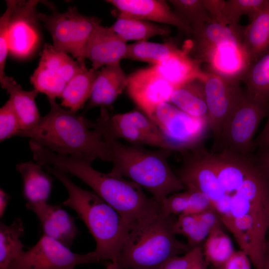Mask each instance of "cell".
<instances>
[{"label": "cell", "instance_id": "24", "mask_svg": "<svg viewBox=\"0 0 269 269\" xmlns=\"http://www.w3.org/2000/svg\"><path fill=\"white\" fill-rule=\"evenodd\" d=\"M99 70L88 69L85 65L82 70L66 84L59 98L61 105L77 112L89 100Z\"/></svg>", "mask_w": 269, "mask_h": 269}, {"label": "cell", "instance_id": "39", "mask_svg": "<svg viewBox=\"0 0 269 269\" xmlns=\"http://www.w3.org/2000/svg\"><path fill=\"white\" fill-rule=\"evenodd\" d=\"M186 189L188 191L189 204L184 214H197L213 209L210 199L206 195L194 190Z\"/></svg>", "mask_w": 269, "mask_h": 269}, {"label": "cell", "instance_id": "42", "mask_svg": "<svg viewBox=\"0 0 269 269\" xmlns=\"http://www.w3.org/2000/svg\"><path fill=\"white\" fill-rule=\"evenodd\" d=\"M258 147L256 155L252 158L258 169L269 181V144Z\"/></svg>", "mask_w": 269, "mask_h": 269}, {"label": "cell", "instance_id": "45", "mask_svg": "<svg viewBox=\"0 0 269 269\" xmlns=\"http://www.w3.org/2000/svg\"><path fill=\"white\" fill-rule=\"evenodd\" d=\"M10 196L3 189H0V217L1 218L5 211Z\"/></svg>", "mask_w": 269, "mask_h": 269}, {"label": "cell", "instance_id": "30", "mask_svg": "<svg viewBox=\"0 0 269 269\" xmlns=\"http://www.w3.org/2000/svg\"><path fill=\"white\" fill-rule=\"evenodd\" d=\"M202 251L205 262L215 269L221 268L235 252L230 237L222 227L209 233Z\"/></svg>", "mask_w": 269, "mask_h": 269}, {"label": "cell", "instance_id": "37", "mask_svg": "<svg viewBox=\"0 0 269 269\" xmlns=\"http://www.w3.org/2000/svg\"><path fill=\"white\" fill-rule=\"evenodd\" d=\"M17 1L16 0H6V9L0 17V80L6 76L4 70L6 58L9 54L8 24Z\"/></svg>", "mask_w": 269, "mask_h": 269}, {"label": "cell", "instance_id": "36", "mask_svg": "<svg viewBox=\"0 0 269 269\" xmlns=\"http://www.w3.org/2000/svg\"><path fill=\"white\" fill-rule=\"evenodd\" d=\"M21 130L19 118L11 102L8 100L0 109V142L16 136Z\"/></svg>", "mask_w": 269, "mask_h": 269}, {"label": "cell", "instance_id": "29", "mask_svg": "<svg viewBox=\"0 0 269 269\" xmlns=\"http://www.w3.org/2000/svg\"><path fill=\"white\" fill-rule=\"evenodd\" d=\"M39 63L55 72L67 83L85 65L84 60L75 61L67 53L47 43L43 47Z\"/></svg>", "mask_w": 269, "mask_h": 269}, {"label": "cell", "instance_id": "25", "mask_svg": "<svg viewBox=\"0 0 269 269\" xmlns=\"http://www.w3.org/2000/svg\"><path fill=\"white\" fill-rule=\"evenodd\" d=\"M169 103L190 116L207 119L204 87L200 80L192 81L174 89Z\"/></svg>", "mask_w": 269, "mask_h": 269}, {"label": "cell", "instance_id": "48", "mask_svg": "<svg viewBox=\"0 0 269 269\" xmlns=\"http://www.w3.org/2000/svg\"><path fill=\"white\" fill-rule=\"evenodd\" d=\"M106 269H122L117 263L110 261L106 265Z\"/></svg>", "mask_w": 269, "mask_h": 269}, {"label": "cell", "instance_id": "22", "mask_svg": "<svg viewBox=\"0 0 269 269\" xmlns=\"http://www.w3.org/2000/svg\"><path fill=\"white\" fill-rule=\"evenodd\" d=\"M0 83L1 88L9 95L8 100L19 118L20 131L35 126L41 118L35 102L39 92L34 89L31 91L24 90L13 78L6 75L0 80Z\"/></svg>", "mask_w": 269, "mask_h": 269}, {"label": "cell", "instance_id": "11", "mask_svg": "<svg viewBox=\"0 0 269 269\" xmlns=\"http://www.w3.org/2000/svg\"><path fill=\"white\" fill-rule=\"evenodd\" d=\"M203 82L208 109L209 127L214 136L213 148L223 127L238 105L244 90L240 79L211 72H205Z\"/></svg>", "mask_w": 269, "mask_h": 269}, {"label": "cell", "instance_id": "19", "mask_svg": "<svg viewBox=\"0 0 269 269\" xmlns=\"http://www.w3.org/2000/svg\"><path fill=\"white\" fill-rule=\"evenodd\" d=\"M200 62L196 58H191L186 51L178 49L153 66L174 89L192 81L203 79L205 72L200 69Z\"/></svg>", "mask_w": 269, "mask_h": 269}, {"label": "cell", "instance_id": "5", "mask_svg": "<svg viewBox=\"0 0 269 269\" xmlns=\"http://www.w3.org/2000/svg\"><path fill=\"white\" fill-rule=\"evenodd\" d=\"M104 137L111 155V171L137 184L159 204L170 194L186 189L169 164L168 158L174 152L172 150H150Z\"/></svg>", "mask_w": 269, "mask_h": 269}, {"label": "cell", "instance_id": "9", "mask_svg": "<svg viewBox=\"0 0 269 269\" xmlns=\"http://www.w3.org/2000/svg\"><path fill=\"white\" fill-rule=\"evenodd\" d=\"M38 18L50 33L54 47L83 60L86 46L101 21L98 17L82 14L74 6L62 13L47 15L38 12Z\"/></svg>", "mask_w": 269, "mask_h": 269}, {"label": "cell", "instance_id": "7", "mask_svg": "<svg viewBox=\"0 0 269 269\" xmlns=\"http://www.w3.org/2000/svg\"><path fill=\"white\" fill-rule=\"evenodd\" d=\"M269 111V101L256 99L244 90L238 105L225 123L213 150H228L250 156L255 146V134Z\"/></svg>", "mask_w": 269, "mask_h": 269}, {"label": "cell", "instance_id": "21", "mask_svg": "<svg viewBox=\"0 0 269 269\" xmlns=\"http://www.w3.org/2000/svg\"><path fill=\"white\" fill-rule=\"evenodd\" d=\"M244 27L242 48L250 65L269 53V0Z\"/></svg>", "mask_w": 269, "mask_h": 269}, {"label": "cell", "instance_id": "34", "mask_svg": "<svg viewBox=\"0 0 269 269\" xmlns=\"http://www.w3.org/2000/svg\"><path fill=\"white\" fill-rule=\"evenodd\" d=\"M269 0H228L225 1L223 16L225 23L238 28L243 15H247L251 21L268 3Z\"/></svg>", "mask_w": 269, "mask_h": 269}, {"label": "cell", "instance_id": "18", "mask_svg": "<svg viewBox=\"0 0 269 269\" xmlns=\"http://www.w3.org/2000/svg\"><path fill=\"white\" fill-rule=\"evenodd\" d=\"M244 27H233L212 19L194 33L193 51L196 59L207 62L219 47L228 44L242 45Z\"/></svg>", "mask_w": 269, "mask_h": 269}, {"label": "cell", "instance_id": "12", "mask_svg": "<svg viewBox=\"0 0 269 269\" xmlns=\"http://www.w3.org/2000/svg\"><path fill=\"white\" fill-rule=\"evenodd\" d=\"M97 262L93 252L74 253L55 239L43 235L34 246L23 251L8 269H66Z\"/></svg>", "mask_w": 269, "mask_h": 269}, {"label": "cell", "instance_id": "47", "mask_svg": "<svg viewBox=\"0 0 269 269\" xmlns=\"http://www.w3.org/2000/svg\"><path fill=\"white\" fill-rule=\"evenodd\" d=\"M263 269H269V241H268L266 246Z\"/></svg>", "mask_w": 269, "mask_h": 269}, {"label": "cell", "instance_id": "3", "mask_svg": "<svg viewBox=\"0 0 269 269\" xmlns=\"http://www.w3.org/2000/svg\"><path fill=\"white\" fill-rule=\"evenodd\" d=\"M48 101L49 112L35 126L19 132L16 136L29 138L61 155L111 162L107 143L93 122L66 109L55 99Z\"/></svg>", "mask_w": 269, "mask_h": 269}, {"label": "cell", "instance_id": "31", "mask_svg": "<svg viewBox=\"0 0 269 269\" xmlns=\"http://www.w3.org/2000/svg\"><path fill=\"white\" fill-rule=\"evenodd\" d=\"M178 49L170 43H159L146 40L138 41L128 45L125 58L155 65Z\"/></svg>", "mask_w": 269, "mask_h": 269}, {"label": "cell", "instance_id": "16", "mask_svg": "<svg viewBox=\"0 0 269 269\" xmlns=\"http://www.w3.org/2000/svg\"><path fill=\"white\" fill-rule=\"evenodd\" d=\"M25 206L38 217L43 235L71 247L78 233L74 217L60 206L47 202H27Z\"/></svg>", "mask_w": 269, "mask_h": 269}, {"label": "cell", "instance_id": "49", "mask_svg": "<svg viewBox=\"0 0 269 269\" xmlns=\"http://www.w3.org/2000/svg\"><path fill=\"white\" fill-rule=\"evenodd\" d=\"M75 268H68V269H74Z\"/></svg>", "mask_w": 269, "mask_h": 269}, {"label": "cell", "instance_id": "33", "mask_svg": "<svg viewBox=\"0 0 269 269\" xmlns=\"http://www.w3.org/2000/svg\"><path fill=\"white\" fill-rule=\"evenodd\" d=\"M30 81L34 89L46 95L48 100L59 98L67 84L59 75L40 63Z\"/></svg>", "mask_w": 269, "mask_h": 269}, {"label": "cell", "instance_id": "1", "mask_svg": "<svg viewBox=\"0 0 269 269\" xmlns=\"http://www.w3.org/2000/svg\"><path fill=\"white\" fill-rule=\"evenodd\" d=\"M176 174L186 189L211 200L230 231L259 214L269 203V181L251 156L228 150L209 151L201 146L181 154Z\"/></svg>", "mask_w": 269, "mask_h": 269}, {"label": "cell", "instance_id": "28", "mask_svg": "<svg viewBox=\"0 0 269 269\" xmlns=\"http://www.w3.org/2000/svg\"><path fill=\"white\" fill-rule=\"evenodd\" d=\"M252 97L269 101V53L251 64L239 78Z\"/></svg>", "mask_w": 269, "mask_h": 269}, {"label": "cell", "instance_id": "44", "mask_svg": "<svg viewBox=\"0 0 269 269\" xmlns=\"http://www.w3.org/2000/svg\"><path fill=\"white\" fill-rule=\"evenodd\" d=\"M256 144L258 147L269 144V111L267 123L257 139Z\"/></svg>", "mask_w": 269, "mask_h": 269}, {"label": "cell", "instance_id": "41", "mask_svg": "<svg viewBox=\"0 0 269 269\" xmlns=\"http://www.w3.org/2000/svg\"><path fill=\"white\" fill-rule=\"evenodd\" d=\"M195 214L209 233L222 227L220 218L218 213L213 208Z\"/></svg>", "mask_w": 269, "mask_h": 269}, {"label": "cell", "instance_id": "13", "mask_svg": "<svg viewBox=\"0 0 269 269\" xmlns=\"http://www.w3.org/2000/svg\"><path fill=\"white\" fill-rule=\"evenodd\" d=\"M37 0H18L8 27L9 54L18 59H26L36 51L40 41Z\"/></svg>", "mask_w": 269, "mask_h": 269}, {"label": "cell", "instance_id": "6", "mask_svg": "<svg viewBox=\"0 0 269 269\" xmlns=\"http://www.w3.org/2000/svg\"><path fill=\"white\" fill-rule=\"evenodd\" d=\"M174 216L157 213L129 225L118 265L122 269H159L191 248L174 232Z\"/></svg>", "mask_w": 269, "mask_h": 269}, {"label": "cell", "instance_id": "2", "mask_svg": "<svg viewBox=\"0 0 269 269\" xmlns=\"http://www.w3.org/2000/svg\"><path fill=\"white\" fill-rule=\"evenodd\" d=\"M30 149L34 160L41 165L58 168L81 180L128 225L160 211L159 204L147 196L137 184L111 171L100 172L93 167L90 160L61 155L37 143H33Z\"/></svg>", "mask_w": 269, "mask_h": 269}, {"label": "cell", "instance_id": "4", "mask_svg": "<svg viewBox=\"0 0 269 269\" xmlns=\"http://www.w3.org/2000/svg\"><path fill=\"white\" fill-rule=\"evenodd\" d=\"M42 166L66 189L68 197L62 203L73 209L86 225L96 242V258L99 262L118 263L129 225L95 192L77 186L68 173L53 166Z\"/></svg>", "mask_w": 269, "mask_h": 269}, {"label": "cell", "instance_id": "14", "mask_svg": "<svg viewBox=\"0 0 269 269\" xmlns=\"http://www.w3.org/2000/svg\"><path fill=\"white\" fill-rule=\"evenodd\" d=\"M126 88L131 99L149 118L158 105L169 102L174 90L153 65L128 76Z\"/></svg>", "mask_w": 269, "mask_h": 269}, {"label": "cell", "instance_id": "35", "mask_svg": "<svg viewBox=\"0 0 269 269\" xmlns=\"http://www.w3.org/2000/svg\"><path fill=\"white\" fill-rule=\"evenodd\" d=\"M173 230L175 235L186 237L187 244L191 249L199 246L209 234L195 214L178 215L175 220Z\"/></svg>", "mask_w": 269, "mask_h": 269}, {"label": "cell", "instance_id": "40", "mask_svg": "<svg viewBox=\"0 0 269 269\" xmlns=\"http://www.w3.org/2000/svg\"><path fill=\"white\" fill-rule=\"evenodd\" d=\"M252 262L248 254L240 249L235 251L221 269H251Z\"/></svg>", "mask_w": 269, "mask_h": 269}, {"label": "cell", "instance_id": "50", "mask_svg": "<svg viewBox=\"0 0 269 269\" xmlns=\"http://www.w3.org/2000/svg\"><path fill=\"white\" fill-rule=\"evenodd\" d=\"M221 269V268H219V269Z\"/></svg>", "mask_w": 269, "mask_h": 269}, {"label": "cell", "instance_id": "46", "mask_svg": "<svg viewBox=\"0 0 269 269\" xmlns=\"http://www.w3.org/2000/svg\"><path fill=\"white\" fill-rule=\"evenodd\" d=\"M189 269H206L204 256L196 262Z\"/></svg>", "mask_w": 269, "mask_h": 269}, {"label": "cell", "instance_id": "8", "mask_svg": "<svg viewBox=\"0 0 269 269\" xmlns=\"http://www.w3.org/2000/svg\"><path fill=\"white\" fill-rule=\"evenodd\" d=\"M149 119L168 149L181 153L201 146L209 128L207 119L190 116L169 102L158 105Z\"/></svg>", "mask_w": 269, "mask_h": 269}, {"label": "cell", "instance_id": "17", "mask_svg": "<svg viewBox=\"0 0 269 269\" xmlns=\"http://www.w3.org/2000/svg\"><path fill=\"white\" fill-rule=\"evenodd\" d=\"M128 44L111 27L99 24L91 36L84 50V59L91 62L92 68L98 70L119 63L125 58Z\"/></svg>", "mask_w": 269, "mask_h": 269}, {"label": "cell", "instance_id": "43", "mask_svg": "<svg viewBox=\"0 0 269 269\" xmlns=\"http://www.w3.org/2000/svg\"><path fill=\"white\" fill-rule=\"evenodd\" d=\"M225 1L224 0H204V2L212 20L226 24L223 16Z\"/></svg>", "mask_w": 269, "mask_h": 269}, {"label": "cell", "instance_id": "27", "mask_svg": "<svg viewBox=\"0 0 269 269\" xmlns=\"http://www.w3.org/2000/svg\"><path fill=\"white\" fill-rule=\"evenodd\" d=\"M24 226L20 218L10 225L0 223V269H8L10 264L24 251L20 238L24 235Z\"/></svg>", "mask_w": 269, "mask_h": 269}, {"label": "cell", "instance_id": "15", "mask_svg": "<svg viewBox=\"0 0 269 269\" xmlns=\"http://www.w3.org/2000/svg\"><path fill=\"white\" fill-rule=\"evenodd\" d=\"M122 14L151 22H156L176 27L181 31L193 34L191 26L164 0H108Z\"/></svg>", "mask_w": 269, "mask_h": 269}, {"label": "cell", "instance_id": "26", "mask_svg": "<svg viewBox=\"0 0 269 269\" xmlns=\"http://www.w3.org/2000/svg\"><path fill=\"white\" fill-rule=\"evenodd\" d=\"M122 39L142 41L157 35L166 36L170 31L168 27L153 22L119 14L110 26Z\"/></svg>", "mask_w": 269, "mask_h": 269}, {"label": "cell", "instance_id": "32", "mask_svg": "<svg viewBox=\"0 0 269 269\" xmlns=\"http://www.w3.org/2000/svg\"><path fill=\"white\" fill-rule=\"evenodd\" d=\"M169 2L176 13L191 26L193 34L211 19L204 0H171Z\"/></svg>", "mask_w": 269, "mask_h": 269}, {"label": "cell", "instance_id": "38", "mask_svg": "<svg viewBox=\"0 0 269 269\" xmlns=\"http://www.w3.org/2000/svg\"><path fill=\"white\" fill-rule=\"evenodd\" d=\"M203 256L202 248L199 245L193 248L181 256L173 257L159 269H189Z\"/></svg>", "mask_w": 269, "mask_h": 269}, {"label": "cell", "instance_id": "20", "mask_svg": "<svg viewBox=\"0 0 269 269\" xmlns=\"http://www.w3.org/2000/svg\"><path fill=\"white\" fill-rule=\"evenodd\" d=\"M127 82L120 62L103 67L93 85L88 108L111 104L127 88Z\"/></svg>", "mask_w": 269, "mask_h": 269}, {"label": "cell", "instance_id": "23", "mask_svg": "<svg viewBox=\"0 0 269 269\" xmlns=\"http://www.w3.org/2000/svg\"><path fill=\"white\" fill-rule=\"evenodd\" d=\"M42 166L32 161L16 166L22 179L23 196L27 202H47L49 198L53 178L42 170Z\"/></svg>", "mask_w": 269, "mask_h": 269}, {"label": "cell", "instance_id": "10", "mask_svg": "<svg viewBox=\"0 0 269 269\" xmlns=\"http://www.w3.org/2000/svg\"><path fill=\"white\" fill-rule=\"evenodd\" d=\"M94 123L103 136L122 139L133 145L169 149L157 126L138 111L111 115L102 107L100 117Z\"/></svg>", "mask_w": 269, "mask_h": 269}]
</instances>
